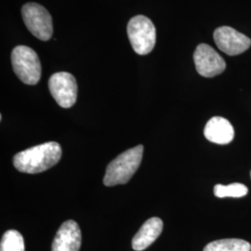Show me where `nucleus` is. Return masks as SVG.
<instances>
[{
	"label": "nucleus",
	"instance_id": "4",
	"mask_svg": "<svg viewBox=\"0 0 251 251\" xmlns=\"http://www.w3.org/2000/svg\"><path fill=\"white\" fill-rule=\"evenodd\" d=\"M127 36L135 52L146 55L153 50L156 31L152 21L144 15H137L127 24Z\"/></svg>",
	"mask_w": 251,
	"mask_h": 251
},
{
	"label": "nucleus",
	"instance_id": "13",
	"mask_svg": "<svg viewBox=\"0 0 251 251\" xmlns=\"http://www.w3.org/2000/svg\"><path fill=\"white\" fill-rule=\"evenodd\" d=\"M0 251H25L23 235L15 230L7 231L2 236Z\"/></svg>",
	"mask_w": 251,
	"mask_h": 251
},
{
	"label": "nucleus",
	"instance_id": "1",
	"mask_svg": "<svg viewBox=\"0 0 251 251\" xmlns=\"http://www.w3.org/2000/svg\"><path fill=\"white\" fill-rule=\"evenodd\" d=\"M62 153L60 144L49 142L18 152L13 157V165L20 172L36 174L54 167Z\"/></svg>",
	"mask_w": 251,
	"mask_h": 251
},
{
	"label": "nucleus",
	"instance_id": "3",
	"mask_svg": "<svg viewBox=\"0 0 251 251\" xmlns=\"http://www.w3.org/2000/svg\"><path fill=\"white\" fill-rule=\"evenodd\" d=\"M13 71L19 79L27 85H36L41 78V63L34 50L27 46H17L11 52Z\"/></svg>",
	"mask_w": 251,
	"mask_h": 251
},
{
	"label": "nucleus",
	"instance_id": "5",
	"mask_svg": "<svg viewBox=\"0 0 251 251\" xmlns=\"http://www.w3.org/2000/svg\"><path fill=\"white\" fill-rule=\"evenodd\" d=\"M22 15L30 33L36 38L48 41L53 34L52 18L49 11L36 3H27L22 9Z\"/></svg>",
	"mask_w": 251,
	"mask_h": 251
},
{
	"label": "nucleus",
	"instance_id": "14",
	"mask_svg": "<svg viewBox=\"0 0 251 251\" xmlns=\"http://www.w3.org/2000/svg\"><path fill=\"white\" fill-rule=\"evenodd\" d=\"M249 189L242 183H231L228 185L216 184L214 187V195L219 198H243L248 195Z\"/></svg>",
	"mask_w": 251,
	"mask_h": 251
},
{
	"label": "nucleus",
	"instance_id": "2",
	"mask_svg": "<svg viewBox=\"0 0 251 251\" xmlns=\"http://www.w3.org/2000/svg\"><path fill=\"white\" fill-rule=\"evenodd\" d=\"M144 154V146L138 145L120 153L106 168L103 183L105 186L125 184L139 169Z\"/></svg>",
	"mask_w": 251,
	"mask_h": 251
},
{
	"label": "nucleus",
	"instance_id": "7",
	"mask_svg": "<svg viewBox=\"0 0 251 251\" xmlns=\"http://www.w3.org/2000/svg\"><path fill=\"white\" fill-rule=\"evenodd\" d=\"M194 62L198 74L204 77H214L226 68L223 57L207 44H200L194 53Z\"/></svg>",
	"mask_w": 251,
	"mask_h": 251
},
{
	"label": "nucleus",
	"instance_id": "15",
	"mask_svg": "<svg viewBox=\"0 0 251 251\" xmlns=\"http://www.w3.org/2000/svg\"></svg>",
	"mask_w": 251,
	"mask_h": 251
},
{
	"label": "nucleus",
	"instance_id": "11",
	"mask_svg": "<svg viewBox=\"0 0 251 251\" xmlns=\"http://www.w3.org/2000/svg\"><path fill=\"white\" fill-rule=\"evenodd\" d=\"M163 222L161 219L153 217L144 223L132 239V249L136 251L146 250L161 234Z\"/></svg>",
	"mask_w": 251,
	"mask_h": 251
},
{
	"label": "nucleus",
	"instance_id": "12",
	"mask_svg": "<svg viewBox=\"0 0 251 251\" xmlns=\"http://www.w3.org/2000/svg\"><path fill=\"white\" fill-rule=\"evenodd\" d=\"M204 251H251V245L238 238L221 239L207 244Z\"/></svg>",
	"mask_w": 251,
	"mask_h": 251
},
{
	"label": "nucleus",
	"instance_id": "8",
	"mask_svg": "<svg viewBox=\"0 0 251 251\" xmlns=\"http://www.w3.org/2000/svg\"><path fill=\"white\" fill-rule=\"evenodd\" d=\"M217 47L225 53L234 56L245 52L251 46V39L232 27L222 26L214 32Z\"/></svg>",
	"mask_w": 251,
	"mask_h": 251
},
{
	"label": "nucleus",
	"instance_id": "6",
	"mask_svg": "<svg viewBox=\"0 0 251 251\" xmlns=\"http://www.w3.org/2000/svg\"><path fill=\"white\" fill-rule=\"evenodd\" d=\"M49 89L56 102L63 108L72 107L77 98V84L72 74H53L49 80Z\"/></svg>",
	"mask_w": 251,
	"mask_h": 251
},
{
	"label": "nucleus",
	"instance_id": "9",
	"mask_svg": "<svg viewBox=\"0 0 251 251\" xmlns=\"http://www.w3.org/2000/svg\"><path fill=\"white\" fill-rule=\"evenodd\" d=\"M81 231L75 221L63 223L55 235L51 251H79Z\"/></svg>",
	"mask_w": 251,
	"mask_h": 251
},
{
	"label": "nucleus",
	"instance_id": "10",
	"mask_svg": "<svg viewBox=\"0 0 251 251\" xmlns=\"http://www.w3.org/2000/svg\"><path fill=\"white\" fill-rule=\"evenodd\" d=\"M204 135L209 142L217 144H230L234 138V129L225 117H214L206 123Z\"/></svg>",
	"mask_w": 251,
	"mask_h": 251
}]
</instances>
